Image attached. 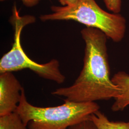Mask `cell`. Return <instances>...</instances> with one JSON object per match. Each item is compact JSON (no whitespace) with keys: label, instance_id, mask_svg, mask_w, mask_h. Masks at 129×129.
<instances>
[{"label":"cell","instance_id":"cell-1","mask_svg":"<svg viewBox=\"0 0 129 129\" xmlns=\"http://www.w3.org/2000/svg\"><path fill=\"white\" fill-rule=\"evenodd\" d=\"M81 35L85 43L82 70L71 86L57 88L51 94L76 102L118 98L121 94V90L110 78L108 37L101 30L88 27L81 31Z\"/></svg>","mask_w":129,"mask_h":129},{"label":"cell","instance_id":"cell-2","mask_svg":"<svg viewBox=\"0 0 129 129\" xmlns=\"http://www.w3.org/2000/svg\"><path fill=\"white\" fill-rule=\"evenodd\" d=\"M100 109L96 102H76L65 99L64 103L59 106H34L28 102L23 88L15 112L28 129H69L90 119V116Z\"/></svg>","mask_w":129,"mask_h":129},{"label":"cell","instance_id":"cell-3","mask_svg":"<svg viewBox=\"0 0 129 129\" xmlns=\"http://www.w3.org/2000/svg\"><path fill=\"white\" fill-rule=\"evenodd\" d=\"M52 13L40 16L42 22L74 21L88 27L101 30L115 42H120L124 37L126 21L120 14H111L102 9L95 0H80L70 6L51 7Z\"/></svg>","mask_w":129,"mask_h":129},{"label":"cell","instance_id":"cell-4","mask_svg":"<svg viewBox=\"0 0 129 129\" xmlns=\"http://www.w3.org/2000/svg\"><path fill=\"white\" fill-rule=\"evenodd\" d=\"M36 21V17L33 15L20 16L16 5H13L9 22L14 30V41L10 51L1 59L0 73L29 69L42 78L61 84L64 82L66 77L61 72L58 60L53 59L46 63H38L30 59L22 48L21 43L22 30L25 26Z\"/></svg>","mask_w":129,"mask_h":129},{"label":"cell","instance_id":"cell-5","mask_svg":"<svg viewBox=\"0 0 129 129\" xmlns=\"http://www.w3.org/2000/svg\"><path fill=\"white\" fill-rule=\"evenodd\" d=\"M23 88L13 72L0 74V116L16 111Z\"/></svg>","mask_w":129,"mask_h":129},{"label":"cell","instance_id":"cell-6","mask_svg":"<svg viewBox=\"0 0 129 129\" xmlns=\"http://www.w3.org/2000/svg\"><path fill=\"white\" fill-rule=\"evenodd\" d=\"M111 80L121 90V94L115 99L111 110L114 112L123 111L129 105V75L124 71H120L113 76Z\"/></svg>","mask_w":129,"mask_h":129},{"label":"cell","instance_id":"cell-7","mask_svg":"<svg viewBox=\"0 0 129 129\" xmlns=\"http://www.w3.org/2000/svg\"><path fill=\"white\" fill-rule=\"evenodd\" d=\"M90 118L98 129H129V121H111L100 110L92 113Z\"/></svg>","mask_w":129,"mask_h":129},{"label":"cell","instance_id":"cell-8","mask_svg":"<svg viewBox=\"0 0 129 129\" xmlns=\"http://www.w3.org/2000/svg\"><path fill=\"white\" fill-rule=\"evenodd\" d=\"M16 112L0 116V129H27Z\"/></svg>","mask_w":129,"mask_h":129},{"label":"cell","instance_id":"cell-9","mask_svg":"<svg viewBox=\"0 0 129 129\" xmlns=\"http://www.w3.org/2000/svg\"><path fill=\"white\" fill-rule=\"evenodd\" d=\"M107 9L115 14H119L121 9L122 0H103Z\"/></svg>","mask_w":129,"mask_h":129},{"label":"cell","instance_id":"cell-10","mask_svg":"<svg viewBox=\"0 0 129 129\" xmlns=\"http://www.w3.org/2000/svg\"><path fill=\"white\" fill-rule=\"evenodd\" d=\"M69 129H98V128L90 118L70 126Z\"/></svg>","mask_w":129,"mask_h":129},{"label":"cell","instance_id":"cell-11","mask_svg":"<svg viewBox=\"0 0 129 129\" xmlns=\"http://www.w3.org/2000/svg\"><path fill=\"white\" fill-rule=\"evenodd\" d=\"M6 0H0L1 2H4ZM21 1L23 5L27 7H33L37 5L41 0H19Z\"/></svg>","mask_w":129,"mask_h":129},{"label":"cell","instance_id":"cell-12","mask_svg":"<svg viewBox=\"0 0 129 129\" xmlns=\"http://www.w3.org/2000/svg\"><path fill=\"white\" fill-rule=\"evenodd\" d=\"M80 0H58L59 3L63 6H70L77 4Z\"/></svg>","mask_w":129,"mask_h":129}]
</instances>
